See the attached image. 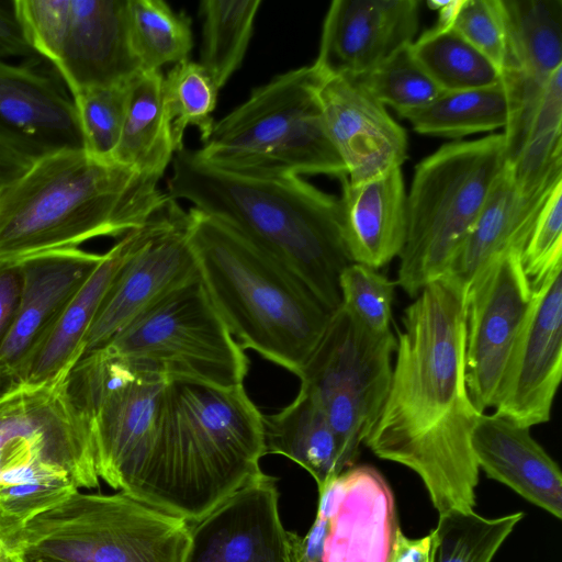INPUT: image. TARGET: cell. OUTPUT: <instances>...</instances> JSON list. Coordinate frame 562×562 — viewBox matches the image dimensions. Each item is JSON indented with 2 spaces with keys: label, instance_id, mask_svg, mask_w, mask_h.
<instances>
[{
  "label": "cell",
  "instance_id": "cell-20",
  "mask_svg": "<svg viewBox=\"0 0 562 562\" xmlns=\"http://www.w3.org/2000/svg\"><path fill=\"white\" fill-rule=\"evenodd\" d=\"M329 519L321 562H389L397 530L394 498L372 467L350 468L318 490Z\"/></svg>",
  "mask_w": 562,
  "mask_h": 562
},
{
  "label": "cell",
  "instance_id": "cell-38",
  "mask_svg": "<svg viewBox=\"0 0 562 562\" xmlns=\"http://www.w3.org/2000/svg\"><path fill=\"white\" fill-rule=\"evenodd\" d=\"M438 11V23L451 26L504 72L507 40L501 0H450Z\"/></svg>",
  "mask_w": 562,
  "mask_h": 562
},
{
  "label": "cell",
  "instance_id": "cell-27",
  "mask_svg": "<svg viewBox=\"0 0 562 562\" xmlns=\"http://www.w3.org/2000/svg\"><path fill=\"white\" fill-rule=\"evenodd\" d=\"M266 454H280L306 470L317 488L350 469L341 443L311 394L300 391L288 406L262 417Z\"/></svg>",
  "mask_w": 562,
  "mask_h": 562
},
{
  "label": "cell",
  "instance_id": "cell-21",
  "mask_svg": "<svg viewBox=\"0 0 562 562\" xmlns=\"http://www.w3.org/2000/svg\"><path fill=\"white\" fill-rule=\"evenodd\" d=\"M0 140L33 162L85 149L72 97L50 75L0 59Z\"/></svg>",
  "mask_w": 562,
  "mask_h": 562
},
{
  "label": "cell",
  "instance_id": "cell-3",
  "mask_svg": "<svg viewBox=\"0 0 562 562\" xmlns=\"http://www.w3.org/2000/svg\"><path fill=\"white\" fill-rule=\"evenodd\" d=\"M262 417L244 385L167 381L155 439L132 496L198 520L261 472Z\"/></svg>",
  "mask_w": 562,
  "mask_h": 562
},
{
  "label": "cell",
  "instance_id": "cell-42",
  "mask_svg": "<svg viewBox=\"0 0 562 562\" xmlns=\"http://www.w3.org/2000/svg\"><path fill=\"white\" fill-rule=\"evenodd\" d=\"M37 56L29 43L14 9V1H0V59Z\"/></svg>",
  "mask_w": 562,
  "mask_h": 562
},
{
  "label": "cell",
  "instance_id": "cell-11",
  "mask_svg": "<svg viewBox=\"0 0 562 562\" xmlns=\"http://www.w3.org/2000/svg\"><path fill=\"white\" fill-rule=\"evenodd\" d=\"M167 380L99 349L81 357L67 386L90 426L97 471L133 495L158 427Z\"/></svg>",
  "mask_w": 562,
  "mask_h": 562
},
{
  "label": "cell",
  "instance_id": "cell-12",
  "mask_svg": "<svg viewBox=\"0 0 562 562\" xmlns=\"http://www.w3.org/2000/svg\"><path fill=\"white\" fill-rule=\"evenodd\" d=\"M395 350L392 330L375 334L340 305L299 374L300 387L324 412L350 468L387 394Z\"/></svg>",
  "mask_w": 562,
  "mask_h": 562
},
{
  "label": "cell",
  "instance_id": "cell-6",
  "mask_svg": "<svg viewBox=\"0 0 562 562\" xmlns=\"http://www.w3.org/2000/svg\"><path fill=\"white\" fill-rule=\"evenodd\" d=\"M100 485L92 435L67 379L20 384L0 398V540L36 515Z\"/></svg>",
  "mask_w": 562,
  "mask_h": 562
},
{
  "label": "cell",
  "instance_id": "cell-10",
  "mask_svg": "<svg viewBox=\"0 0 562 562\" xmlns=\"http://www.w3.org/2000/svg\"><path fill=\"white\" fill-rule=\"evenodd\" d=\"M101 349L167 381L236 387L244 385L249 369L200 273L137 315Z\"/></svg>",
  "mask_w": 562,
  "mask_h": 562
},
{
  "label": "cell",
  "instance_id": "cell-1",
  "mask_svg": "<svg viewBox=\"0 0 562 562\" xmlns=\"http://www.w3.org/2000/svg\"><path fill=\"white\" fill-rule=\"evenodd\" d=\"M464 296L443 276L405 308L389 391L363 441L414 471L439 515L473 512L479 482L471 437L483 413L467 386Z\"/></svg>",
  "mask_w": 562,
  "mask_h": 562
},
{
  "label": "cell",
  "instance_id": "cell-34",
  "mask_svg": "<svg viewBox=\"0 0 562 562\" xmlns=\"http://www.w3.org/2000/svg\"><path fill=\"white\" fill-rule=\"evenodd\" d=\"M524 516L522 512H517L485 518L474 510H451L439 515L432 530V562H492Z\"/></svg>",
  "mask_w": 562,
  "mask_h": 562
},
{
  "label": "cell",
  "instance_id": "cell-43",
  "mask_svg": "<svg viewBox=\"0 0 562 562\" xmlns=\"http://www.w3.org/2000/svg\"><path fill=\"white\" fill-rule=\"evenodd\" d=\"M434 532L419 538H407L400 528L395 532L389 562H432Z\"/></svg>",
  "mask_w": 562,
  "mask_h": 562
},
{
  "label": "cell",
  "instance_id": "cell-17",
  "mask_svg": "<svg viewBox=\"0 0 562 562\" xmlns=\"http://www.w3.org/2000/svg\"><path fill=\"white\" fill-rule=\"evenodd\" d=\"M562 263L533 290L496 394L495 414L530 428L550 420L562 375Z\"/></svg>",
  "mask_w": 562,
  "mask_h": 562
},
{
  "label": "cell",
  "instance_id": "cell-36",
  "mask_svg": "<svg viewBox=\"0 0 562 562\" xmlns=\"http://www.w3.org/2000/svg\"><path fill=\"white\" fill-rule=\"evenodd\" d=\"M353 79L400 116L427 105L443 92L416 60L411 45Z\"/></svg>",
  "mask_w": 562,
  "mask_h": 562
},
{
  "label": "cell",
  "instance_id": "cell-32",
  "mask_svg": "<svg viewBox=\"0 0 562 562\" xmlns=\"http://www.w3.org/2000/svg\"><path fill=\"white\" fill-rule=\"evenodd\" d=\"M260 0H204L202 67L221 89L240 66L251 38Z\"/></svg>",
  "mask_w": 562,
  "mask_h": 562
},
{
  "label": "cell",
  "instance_id": "cell-35",
  "mask_svg": "<svg viewBox=\"0 0 562 562\" xmlns=\"http://www.w3.org/2000/svg\"><path fill=\"white\" fill-rule=\"evenodd\" d=\"M218 88L200 63L176 64L164 77L162 101L176 151L183 147L188 126H195L204 143L214 126Z\"/></svg>",
  "mask_w": 562,
  "mask_h": 562
},
{
  "label": "cell",
  "instance_id": "cell-13",
  "mask_svg": "<svg viewBox=\"0 0 562 562\" xmlns=\"http://www.w3.org/2000/svg\"><path fill=\"white\" fill-rule=\"evenodd\" d=\"M25 36L71 97L143 70L130 42L127 0H14Z\"/></svg>",
  "mask_w": 562,
  "mask_h": 562
},
{
  "label": "cell",
  "instance_id": "cell-5",
  "mask_svg": "<svg viewBox=\"0 0 562 562\" xmlns=\"http://www.w3.org/2000/svg\"><path fill=\"white\" fill-rule=\"evenodd\" d=\"M188 236L200 277L239 346L299 376L333 313L283 263L223 221L191 207Z\"/></svg>",
  "mask_w": 562,
  "mask_h": 562
},
{
  "label": "cell",
  "instance_id": "cell-19",
  "mask_svg": "<svg viewBox=\"0 0 562 562\" xmlns=\"http://www.w3.org/2000/svg\"><path fill=\"white\" fill-rule=\"evenodd\" d=\"M326 132L350 183L398 168L407 158V134L356 79L323 78L318 88Z\"/></svg>",
  "mask_w": 562,
  "mask_h": 562
},
{
  "label": "cell",
  "instance_id": "cell-39",
  "mask_svg": "<svg viewBox=\"0 0 562 562\" xmlns=\"http://www.w3.org/2000/svg\"><path fill=\"white\" fill-rule=\"evenodd\" d=\"M396 282L378 269L351 262L340 273L341 305L375 334L391 330Z\"/></svg>",
  "mask_w": 562,
  "mask_h": 562
},
{
  "label": "cell",
  "instance_id": "cell-2",
  "mask_svg": "<svg viewBox=\"0 0 562 562\" xmlns=\"http://www.w3.org/2000/svg\"><path fill=\"white\" fill-rule=\"evenodd\" d=\"M168 195L228 224L291 270L335 312L339 277L351 263L339 198L300 176L251 173L207 162L182 147L172 158Z\"/></svg>",
  "mask_w": 562,
  "mask_h": 562
},
{
  "label": "cell",
  "instance_id": "cell-24",
  "mask_svg": "<svg viewBox=\"0 0 562 562\" xmlns=\"http://www.w3.org/2000/svg\"><path fill=\"white\" fill-rule=\"evenodd\" d=\"M342 236L351 262L379 269L398 257L406 238L401 167L361 183L341 178Z\"/></svg>",
  "mask_w": 562,
  "mask_h": 562
},
{
  "label": "cell",
  "instance_id": "cell-41",
  "mask_svg": "<svg viewBox=\"0 0 562 562\" xmlns=\"http://www.w3.org/2000/svg\"><path fill=\"white\" fill-rule=\"evenodd\" d=\"M24 284L21 260H0V350L19 314Z\"/></svg>",
  "mask_w": 562,
  "mask_h": 562
},
{
  "label": "cell",
  "instance_id": "cell-46",
  "mask_svg": "<svg viewBox=\"0 0 562 562\" xmlns=\"http://www.w3.org/2000/svg\"><path fill=\"white\" fill-rule=\"evenodd\" d=\"M0 562H12L7 546L0 540Z\"/></svg>",
  "mask_w": 562,
  "mask_h": 562
},
{
  "label": "cell",
  "instance_id": "cell-8",
  "mask_svg": "<svg viewBox=\"0 0 562 562\" xmlns=\"http://www.w3.org/2000/svg\"><path fill=\"white\" fill-rule=\"evenodd\" d=\"M505 161L502 133L445 144L417 164L396 282L409 296L446 274Z\"/></svg>",
  "mask_w": 562,
  "mask_h": 562
},
{
  "label": "cell",
  "instance_id": "cell-29",
  "mask_svg": "<svg viewBox=\"0 0 562 562\" xmlns=\"http://www.w3.org/2000/svg\"><path fill=\"white\" fill-rule=\"evenodd\" d=\"M501 2L507 40L504 72L517 71L547 80L562 68V0Z\"/></svg>",
  "mask_w": 562,
  "mask_h": 562
},
{
  "label": "cell",
  "instance_id": "cell-16",
  "mask_svg": "<svg viewBox=\"0 0 562 562\" xmlns=\"http://www.w3.org/2000/svg\"><path fill=\"white\" fill-rule=\"evenodd\" d=\"M277 481L261 471L191 521L183 562H305L302 536L281 521Z\"/></svg>",
  "mask_w": 562,
  "mask_h": 562
},
{
  "label": "cell",
  "instance_id": "cell-9",
  "mask_svg": "<svg viewBox=\"0 0 562 562\" xmlns=\"http://www.w3.org/2000/svg\"><path fill=\"white\" fill-rule=\"evenodd\" d=\"M190 522L127 493L76 491L9 542L15 557L57 562H183Z\"/></svg>",
  "mask_w": 562,
  "mask_h": 562
},
{
  "label": "cell",
  "instance_id": "cell-4",
  "mask_svg": "<svg viewBox=\"0 0 562 562\" xmlns=\"http://www.w3.org/2000/svg\"><path fill=\"white\" fill-rule=\"evenodd\" d=\"M159 178L68 149L33 162L0 191V260L140 228L169 200Z\"/></svg>",
  "mask_w": 562,
  "mask_h": 562
},
{
  "label": "cell",
  "instance_id": "cell-26",
  "mask_svg": "<svg viewBox=\"0 0 562 562\" xmlns=\"http://www.w3.org/2000/svg\"><path fill=\"white\" fill-rule=\"evenodd\" d=\"M557 183L546 191L524 194L505 161L445 277L465 291L491 260L514 248L522 250L543 201Z\"/></svg>",
  "mask_w": 562,
  "mask_h": 562
},
{
  "label": "cell",
  "instance_id": "cell-30",
  "mask_svg": "<svg viewBox=\"0 0 562 562\" xmlns=\"http://www.w3.org/2000/svg\"><path fill=\"white\" fill-rule=\"evenodd\" d=\"M510 112V91L503 78L494 86L443 91L427 105L402 117L419 134L461 138L505 127Z\"/></svg>",
  "mask_w": 562,
  "mask_h": 562
},
{
  "label": "cell",
  "instance_id": "cell-18",
  "mask_svg": "<svg viewBox=\"0 0 562 562\" xmlns=\"http://www.w3.org/2000/svg\"><path fill=\"white\" fill-rule=\"evenodd\" d=\"M419 4L417 0L333 1L313 66L323 78L364 75L414 42Z\"/></svg>",
  "mask_w": 562,
  "mask_h": 562
},
{
  "label": "cell",
  "instance_id": "cell-14",
  "mask_svg": "<svg viewBox=\"0 0 562 562\" xmlns=\"http://www.w3.org/2000/svg\"><path fill=\"white\" fill-rule=\"evenodd\" d=\"M198 274L188 236V212L169 196L136 229L134 243L98 308L83 356L106 346L137 315Z\"/></svg>",
  "mask_w": 562,
  "mask_h": 562
},
{
  "label": "cell",
  "instance_id": "cell-33",
  "mask_svg": "<svg viewBox=\"0 0 562 562\" xmlns=\"http://www.w3.org/2000/svg\"><path fill=\"white\" fill-rule=\"evenodd\" d=\"M131 46L143 70L187 60L193 46L191 20L162 0H127Z\"/></svg>",
  "mask_w": 562,
  "mask_h": 562
},
{
  "label": "cell",
  "instance_id": "cell-37",
  "mask_svg": "<svg viewBox=\"0 0 562 562\" xmlns=\"http://www.w3.org/2000/svg\"><path fill=\"white\" fill-rule=\"evenodd\" d=\"M128 81L90 88L72 95L85 150L98 160L115 162L113 157L124 124Z\"/></svg>",
  "mask_w": 562,
  "mask_h": 562
},
{
  "label": "cell",
  "instance_id": "cell-31",
  "mask_svg": "<svg viewBox=\"0 0 562 562\" xmlns=\"http://www.w3.org/2000/svg\"><path fill=\"white\" fill-rule=\"evenodd\" d=\"M411 49L442 91L494 86L502 70L451 26L437 23L411 44Z\"/></svg>",
  "mask_w": 562,
  "mask_h": 562
},
{
  "label": "cell",
  "instance_id": "cell-23",
  "mask_svg": "<svg viewBox=\"0 0 562 562\" xmlns=\"http://www.w3.org/2000/svg\"><path fill=\"white\" fill-rule=\"evenodd\" d=\"M479 469L558 519L562 517V474L532 438L530 428L497 414H481L471 437Z\"/></svg>",
  "mask_w": 562,
  "mask_h": 562
},
{
  "label": "cell",
  "instance_id": "cell-45",
  "mask_svg": "<svg viewBox=\"0 0 562 562\" xmlns=\"http://www.w3.org/2000/svg\"><path fill=\"white\" fill-rule=\"evenodd\" d=\"M20 385L18 376L7 368L0 366V398Z\"/></svg>",
  "mask_w": 562,
  "mask_h": 562
},
{
  "label": "cell",
  "instance_id": "cell-28",
  "mask_svg": "<svg viewBox=\"0 0 562 562\" xmlns=\"http://www.w3.org/2000/svg\"><path fill=\"white\" fill-rule=\"evenodd\" d=\"M160 70H140L128 81L121 138L113 160L159 179L176 149L162 101Z\"/></svg>",
  "mask_w": 562,
  "mask_h": 562
},
{
  "label": "cell",
  "instance_id": "cell-22",
  "mask_svg": "<svg viewBox=\"0 0 562 562\" xmlns=\"http://www.w3.org/2000/svg\"><path fill=\"white\" fill-rule=\"evenodd\" d=\"M103 256L66 248L21 259L24 272L21 305L15 324L0 350V366L18 376L30 355L101 263Z\"/></svg>",
  "mask_w": 562,
  "mask_h": 562
},
{
  "label": "cell",
  "instance_id": "cell-15",
  "mask_svg": "<svg viewBox=\"0 0 562 562\" xmlns=\"http://www.w3.org/2000/svg\"><path fill=\"white\" fill-rule=\"evenodd\" d=\"M514 248L491 260L465 289V379L480 413L493 407L533 290Z\"/></svg>",
  "mask_w": 562,
  "mask_h": 562
},
{
  "label": "cell",
  "instance_id": "cell-40",
  "mask_svg": "<svg viewBox=\"0 0 562 562\" xmlns=\"http://www.w3.org/2000/svg\"><path fill=\"white\" fill-rule=\"evenodd\" d=\"M561 256L562 181H559L543 201L521 252L522 269L532 289L561 265Z\"/></svg>",
  "mask_w": 562,
  "mask_h": 562
},
{
  "label": "cell",
  "instance_id": "cell-7",
  "mask_svg": "<svg viewBox=\"0 0 562 562\" xmlns=\"http://www.w3.org/2000/svg\"><path fill=\"white\" fill-rule=\"evenodd\" d=\"M313 65L273 77L216 122L196 153L215 166L251 173L347 177L326 132Z\"/></svg>",
  "mask_w": 562,
  "mask_h": 562
},
{
  "label": "cell",
  "instance_id": "cell-25",
  "mask_svg": "<svg viewBox=\"0 0 562 562\" xmlns=\"http://www.w3.org/2000/svg\"><path fill=\"white\" fill-rule=\"evenodd\" d=\"M135 233L136 229L121 237L104 254L101 263L20 369V384L42 385L67 379L85 353L86 339L98 308L134 243Z\"/></svg>",
  "mask_w": 562,
  "mask_h": 562
},
{
  "label": "cell",
  "instance_id": "cell-47",
  "mask_svg": "<svg viewBox=\"0 0 562 562\" xmlns=\"http://www.w3.org/2000/svg\"><path fill=\"white\" fill-rule=\"evenodd\" d=\"M12 562H57L52 560H44V559H31L26 557H15L12 559Z\"/></svg>",
  "mask_w": 562,
  "mask_h": 562
},
{
  "label": "cell",
  "instance_id": "cell-44",
  "mask_svg": "<svg viewBox=\"0 0 562 562\" xmlns=\"http://www.w3.org/2000/svg\"><path fill=\"white\" fill-rule=\"evenodd\" d=\"M33 161L0 140V191L22 177Z\"/></svg>",
  "mask_w": 562,
  "mask_h": 562
}]
</instances>
